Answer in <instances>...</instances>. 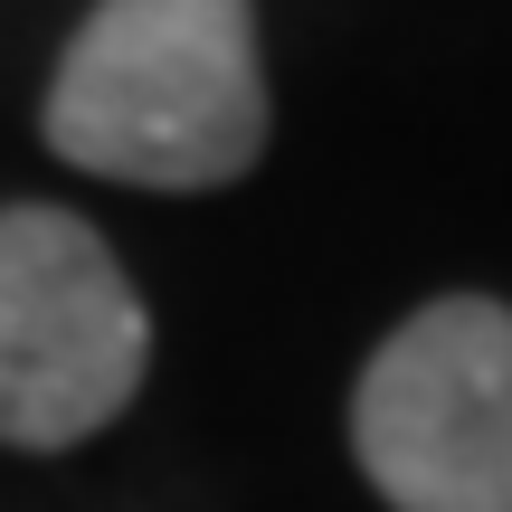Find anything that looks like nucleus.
I'll return each mask as SVG.
<instances>
[{
	"label": "nucleus",
	"instance_id": "obj_3",
	"mask_svg": "<svg viewBox=\"0 0 512 512\" xmlns=\"http://www.w3.org/2000/svg\"><path fill=\"white\" fill-rule=\"evenodd\" d=\"M152 323L67 209H0V446H76L143 389Z\"/></svg>",
	"mask_w": 512,
	"mask_h": 512
},
{
	"label": "nucleus",
	"instance_id": "obj_1",
	"mask_svg": "<svg viewBox=\"0 0 512 512\" xmlns=\"http://www.w3.org/2000/svg\"><path fill=\"white\" fill-rule=\"evenodd\" d=\"M57 162L133 190H219L266 152L247 0H95L48 86Z\"/></svg>",
	"mask_w": 512,
	"mask_h": 512
},
{
	"label": "nucleus",
	"instance_id": "obj_2",
	"mask_svg": "<svg viewBox=\"0 0 512 512\" xmlns=\"http://www.w3.org/2000/svg\"><path fill=\"white\" fill-rule=\"evenodd\" d=\"M351 446L389 512H512V304L408 313L361 370Z\"/></svg>",
	"mask_w": 512,
	"mask_h": 512
}]
</instances>
